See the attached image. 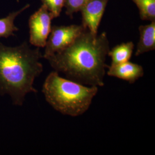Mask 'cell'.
<instances>
[{
  "label": "cell",
  "mask_w": 155,
  "mask_h": 155,
  "mask_svg": "<svg viewBox=\"0 0 155 155\" xmlns=\"http://www.w3.org/2000/svg\"><path fill=\"white\" fill-rule=\"evenodd\" d=\"M110 50L106 32L94 35L87 29L66 48L45 58L51 67L67 78L85 86L102 87Z\"/></svg>",
  "instance_id": "6da1fadb"
},
{
  "label": "cell",
  "mask_w": 155,
  "mask_h": 155,
  "mask_svg": "<svg viewBox=\"0 0 155 155\" xmlns=\"http://www.w3.org/2000/svg\"><path fill=\"white\" fill-rule=\"evenodd\" d=\"M42 58L40 48L32 49L27 42L16 47L0 43V94L9 95L14 105L22 106L27 94L38 92L33 84L43 71Z\"/></svg>",
  "instance_id": "7a4b0ae2"
},
{
  "label": "cell",
  "mask_w": 155,
  "mask_h": 155,
  "mask_svg": "<svg viewBox=\"0 0 155 155\" xmlns=\"http://www.w3.org/2000/svg\"><path fill=\"white\" fill-rule=\"evenodd\" d=\"M42 91L47 102L64 115L77 117L87 110L98 87L87 86L61 77L54 71L46 78Z\"/></svg>",
  "instance_id": "3957f363"
},
{
  "label": "cell",
  "mask_w": 155,
  "mask_h": 155,
  "mask_svg": "<svg viewBox=\"0 0 155 155\" xmlns=\"http://www.w3.org/2000/svg\"><path fill=\"white\" fill-rule=\"evenodd\" d=\"M84 29V27L82 24L52 26L45 45L43 58L45 59L66 48L72 43Z\"/></svg>",
  "instance_id": "277c9868"
},
{
  "label": "cell",
  "mask_w": 155,
  "mask_h": 155,
  "mask_svg": "<svg viewBox=\"0 0 155 155\" xmlns=\"http://www.w3.org/2000/svg\"><path fill=\"white\" fill-rule=\"evenodd\" d=\"M54 19L45 6L42 5L29 19V43L38 48H44L51 31Z\"/></svg>",
  "instance_id": "5b68a950"
},
{
  "label": "cell",
  "mask_w": 155,
  "mask_h": 155,
  "mask_svg": "<svg viewBox=\"0 0 155 155\" xmlns=\"http://www.w3.org/2000/svg\"><path fill=\"white\" fill-rule=\"evenodd\" d=\"M109 0H89L83 6L82 13V25L94 35L98 30Z\"/></svg>",
  "instance_id": "8992f818"
},
{
  "label": "cell",
  "mask_w": 155,
  "mask_h": 155,
  "mask_svg": "<svg viewBox=\"0 0 155 155\" xmlns=\"http://www.w3.org/2000/svg\"><path fill=\"white\" fill-rule=\"evenodd\" d=\"M107 68V74L109 76L126 81L130 84L143 77L144 74L143 67L129 61L108 66Z\"/></svg>",
  "instance_id": "52a82bcc"
},
{
  "label": "cell",
  "mask_w": 155,
  "mask_h": 155,
  "mask_svg": "<svg viewBox=\"0 0 155 155\" xmlns=\"http://www.w3.org/2000/svg\"><path fill=\"white\" fill-rule=\"evenodd\" d=\"M139 31L140 39L135 53L136 56L155 50V21L148 25H140Z\"/></svg>",
  "instance_id": "ba28073f"
},
{
  "label": "cell",
  "mask_w": 155,
  "mask_h": 155,
  "mask_svg": "<svg viewBox=\"0 0 155 155\" xmlns=\"http://www.w3.org/2000/svg\"><path fill=\"white\" fill-rule=\"evenodd\" d=\"M134 45L132 41L122 43L117 45L109 50L107 55L109 56L111 59V65H115L129 61L130 59Z\"/></svg>",
  "instance_id": "9c48e42d"
},
{
  "label": "cell",
  "mask_w": 155,
  "mask_h": 155,
  "mask_svg": "<svg viewBox=\"0 0 155 155\" xmlns=\"http://www.w3.org/2000/svg\"><path fill=\"white\" fill-rule=\"evenodd\" d=\"M29 4H27L20 10L12 12L8 16L0 18V39L2 38H7L11 36L15 35L14 32L18 30L15 25V20L16 17L29 8Z\"/></svg>",
  "instance_id": "30bf717a"
},
{
  "label": "cell",
  "mask_w": 155,
  "mask_h": 155,
  "mask_svg": "<svg viewBox=\"0 0 155 155\" xmlns=\"http://www.w3.org/2000/svg\"><path fill=\"white\" fill-rule=\"evenodd\" d=\"M139 9L140 17L143 20L155 21V0H132Z\"/></svg>",
  "instance_id": "8fae6325"
},
{
  "label": "cell",
  "mask_w": 155,
  "mask_h": 155,
  "mask_svg": "<svg viewBox=\"0 0 155 155\" xmlns=\"http://www.w3.org/2000/svg\"><path fill=\"white\" fill-rule=\"evenodd\" d=\"M43 5L45 6L54 18L60 16L64 5V0H41Z\"/></svg>",
  "instance_id": "7c38bea8"
},
{
  "label": "cell",
  "mask_w": 155,
  "mask_h": 155,
  "mask_svg": "<svg viewBox=\"0 0 155 155\" xmlns=\"http://www.w3.org/2000/svg\"><path fill=\"white\" fill-rule=\"evenodd\" d=\"M89 0H64V7L66 8V14L72 17L74 13L81 11Z\"/></svg>",
  "instance_id": "4fadbf2b"
},
{
  "label": "cell",
  "mask_w": 155,
  "mask_h": 155,
  "mask_svg": "<svg viewBox=\"0 0 155 155\" xmlns=\"http://www.w3.org/2000/svg\"><path fill=\"white\" fill-rule=\"evenodd\" d=\"M17 1H18V0H17Z\"/></svg>",
  "instance_id": "5bb4252c"
}]
</instances>
